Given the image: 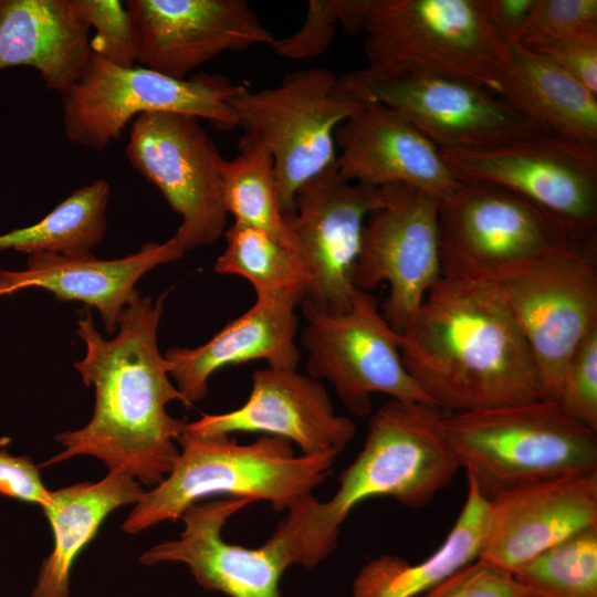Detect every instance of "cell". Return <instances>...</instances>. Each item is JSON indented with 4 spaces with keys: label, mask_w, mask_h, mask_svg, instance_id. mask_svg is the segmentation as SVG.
<instances>
[{
    "label": "cell",
    "mask_w": 597,
    "mask_h": 597,
    "mask_svg": "<svg viewBox=\"0 0 597 597\" xmlns=\"http://www.w3.org/2000/svg\"><path fill=\"white\" fill-rule=\"evenodd\" d=\"M166 295L155 302L137 296L123 310L119 332L112 339L98 333L88 312L78 321L86 354L74 366L83 383L95 389V409L83 428L56 434L64 450L42 467L91 455L108 472L128 474L147 486L170 472L179 455L175 441L188 422L169 416L166 407L174 400L188 402L172 385L157 344Z\"/></svg>",
    "instance_id": "obj_1"
},
{
    "label": "cell",
    "mask_w": 597,
    "mask_h": 597,
    "mask_svg": "<svg viewBox=\"0 0 597 597\" xmlns=\"http://www.w3.org/2000/svg\"><path fill=\"white\" fill-rule=\"evenodd\" d=\"M400 336L407 371L443 410L541 399L531 349L499 285L439 277Z\"/></svg>",
    "instance_id": "obj_2"
},
{
    "label": "cell",
    "mask_w": 597,
    "mask_h": 597,
    "mask_svg": "<svg viewBox=\"0 0 597 597\" xmlns=\"http://www.w3.org/2000/svg\"><path fill=\"white\" fill-rule=\"evenodd\" d=\"M440 407L389 399L369 418L364 446L342 471L334 495L312 494L295 503L273 535L293 565L313 568L335 549L341 526L359 503L389 496L421 509L451 483L460 465L444 430Z\"/></svg>",
    "instance_id": "obj_3"
},
{
    "label": "cell",
    "mask_w": 597,
    "mask_h": 597,
    "mask_svg": "<svg viewBox=\"0 0 597 597\" xmlns=\"http://www.w3.org/2000/svg\"><path fill=\"white\" fill-rule=\"evenodd\" d=\"M179 455L170 472L145 492L123 531L137 534L164 521L176 522L193 503L212 495L266 501L274 511H289L312 494L324 480L338 452L295 455L293 443L261 436L239 443L229 434L179 437Z\"/></svg>",
    "instance_id": "obj_4"
},
{
    "label": "cell",
    "mask_w": 597,
    "mask_h": 597,
    "mask_svg": "<svg viewBox=\"0 0 597 597\" xmlns=\"http://www.w3.org/2000/svg\"><path fill=\"white\" fill-rule=\"evenodd\" d=\"M444 430L460 468L488 500L525 482L597 470V431L556 401L452 412Z\"/></svg>",
    "instance_id": "obj_5"
},
{
    "label": "cell",
    "mask_w": 597,
    "mask_h": 597,
    "mask_svg": "<svg viewBox=\"0 0 597 597\" xmlns=\"http://www.w3.org/2000/svg\"><path fill=\"white\" fill-rule=\"evenodd\" d=\"M441 276L500 285L542 259L596 244L525 198L461 181L439 200Z\"/></svg>",
    "instance_id": "obj_6"
},
{
    "label": "cell",
    "mask_w": 597,
    "mask_h": 597,
    "mask_svg": "<svg viewBox=\"0 0 597 597\" xmlns=\"http://www.w3.org/2000/svg\"><path fill=\"white\" fill-rule=\"evenodd\" d=\"M363 31L369 67L434 73L500 92L506 44L485 0H366Z\"/></svg>",
    "instance_id": "obj_7"
},
{
    "label": "cell",
    "mask_w": 597,
    "mask_h": 597,
    "mask_svg": "<svg viewBox=\"0 0 597 597\" xmlns=\"http://www.w3.org/2000/svg\"><path fill=\"white\" fill-rule=\"evenodd\" d=\"M335 91L396 111L440 150L488 148L551 134L496 94L440 74L365 66L338 76Z\"/></svg>",
    "instance_id": "obj_8"
},
{
    "label": "cell",
    "mask_w": 597,
    "mask_h": 597,
    "mask_svg": "<svg viewBox=\"0 0 597 597\" xmlns=\"http://www.w3.org/2000/svg\"><path fill=\"white\" fill-rule=\"evenodd\" d=\"M337 76L322 67L286 74L280 85L229 100L239 126L272 155L281 206L290 219L297 190L335 164V130L360 102L339 96Z\"/></svg>",
    "instance_id": "obj_9"
},
{
    "label": "cell",
    "mask_w": 597,
    "mask_h": 597,
    "mask_svg": "<svg viewBox=\"0 0 597 597\" xmlns=\"http://www.w3.org/2000/svg\"><path fill=\"white\" fill-rule=\"evenodd\" d=\"M238 86L217 74L175 78L140 65L118 66L92 53L84 75L62 97V123L71 142L96 150L148 112L190 115L231 130L239 126L229 104Z\"/></svg>",
    "instance_id": "obj_10"
},
{
    "label": "cell",
    "mask_w": 597,
    "mask_h": 597,
    "mask_svg": "<svg viewBox=\"0 0 597 597\" xmlns=\"http://www.w3.org/2000/svg\"><path fill=\"white\" fill-rule=\"evenodd\" d=\"M302 313L307 375L328 380L352 415H369L375 392L434 405L407 371L401 336L387 323L370 292L357 289L350 306L339 313L304 300Z\"/></svg>",
    "instance_id": "obj_11"
},
{
    "label": "cell",
    "mask_w": 597,
    "mask_h": 597,
    "mask_svg": "<svg viewBox=\"0 0 597 597\" xmlns=\"http://www.w3.org/2000/svg\"><path fill=\"white\" fill-rule=\"evenodd\" d=\"M126 156L181 217L171 237L185 253L213 244L226 231L221 175L226 161L199 118L148 112L132 122Z\"/></svg>",
    "instance_id": "obj_12"
},
{
    "label": "cell",
    "mask_w": 597,
    "mask_h": 597,
    "mask_svg": "<svg viewBox=\"0 0 597 597\" xmlns=\"http://www.w3.org/2000/svg\"><path fill=\"white\" fill-rule=\"evenodd\" d=\"M441 155L459 180L505 188L596 238L597 148L545 134Z\"/></svg>",
    "instance_id": "obj_13"
},
{
    "label": "cell",
    "mask_w": 597,
    "mask_h": 597,
    "mask_svg": "<svg viewBox=\"0 0 597 597\" xmlns=\"http://www.w3.org/2000/svg\"><path fill=\"white\" fill-rule=\"evenodd\" d=\"M594 252H555L499 285L531 349L541 399L557 402L569 358L597 328Z\"/></svg>",
    "instance_id": "obj_14"
},
{
    "label": "cell",
    "mask_w": 597,
    "mask_h": 597,
    "mask_svg": "<svg viewBox=\"0 0 597 597\" xmlns=\"http://www.w3.org/2000/svg\"><path fill=\"white\" fill-rule=\"evenodd\" d=\"M381 189L385 203L365 222L353 282L366 292L388 283L381 314L401 334L441 277L439 200L404 185Z\"/></svg>",
    "instance_id": "obj_15"
},
{
    "label": "cell",
    "mask_w": 597,
    "mask_h": 597,
    "mask_svg": "<svg viewBox=\"0 0 597 597\" xmlns=\"http://www.w3.org/2000/svg\"><path fill=\"white\" fill-rule=\"evenodd\" d=\"M384 203L381 188L343 179L335 164L297 190L290 227L294 251L308 276L304 300L329 313L350 306L364 226Z\"/></svg>",
    "instance_id": "obj_16"
},
{
    "label": "cell",
    "mask_w": 597,
    "mask_h": 597,
    "mask_svg": "<svg viewBox=\"0 0 597 597\" xmlns=\"http://www.w3.org/2000/svg\"><path fill=\"white\" fill-rule=\"evenodd\" d=\"M136 21L138 62L175 78L229 51L272 46L265 29L245 0H128Z\"/></svg>",
    "instance_id": "obj_17"
},
{
    "label": "cell",
    "mask_w": 597,
    "mask_h": 597,
    "mask_svg": "<svg viewBox=\"0 0 597 597\" xmlns=\"http://www.w3.org/2000/svg\"><path fill=\"white\" fill-rule=\"evenodd\" d=\"M591 526H597V470L525 482L490 500L488 533L478 559L512 574Z\"/></svg>",
    "instance_id": "obj_18"
},
{
    "label": "cell",
    "mask_w": 597,
    "mask_h": 597,
    "mask_svg": "<svg viewBox=\"0 0 597 597\" xmlns=\"http://www.w3.org/2000/svg\"><path fill=\"white\" fill-rule=\"evenodd\" d=\"M254 501L231 498L198 501L181 515L185 530L139 557L143 565L178 562L187 565L197 584L228 597H282L280 580L291 567L284 547L273 535L249 548L223 540L227 521Z\"/></svg>",
    "instance_id": "obj_19"
},
{
    "label": "cell",
    "mask_w": 597,
    "mask_h": 597,
    "mask_svg": "<svg viewBox=\"0 0 597 597\" xmlns=\"http://www.w3.org/2000/svg\"><path fill=\"white\" fill-rule=\"evenodd\" d=\"M187 430L199 436L262 432L297 444L307 455L341 453L356 433L349 418L335 413L321 380L297 369L272 367L252 374V388L241 407L202 415Z\"/></svg>",
    "instance_id": "obj_20"
},
{
    "label": "cell",
    "mask_w": 597,
    "mask_h": 597,
    "mask_svg": "<svg viewBox=\"0 0 597 597\" xmlns=\"http://www.w3.org/2000/svg\"><path fill=\"white\" fill-rule=\"evenodd\" d=\"M337 174L374 188L404 185L438 200L461 182L441 150L396 111L371 102L358 108L335 130Z\"/></svg>",
    "instance_id": "obj_21"
},
{
    "label": "cell",
    "mask_w": 597,
    "mask_h": 597,
    "mask_svg": "<svg viewBox=\"0 0 597 597\" xmlns=\"http://www.w3.org/2000/svg\"><path fill=\"white\" fill-rule=\"evenodd\" d=\"M182 255L172 238L164 243L147 242L138 252L114 260H100L92 253L66 256L35 252L29 254L24 271H0V296L29 287L48 290L59 300L95 307L112 334L123 310L139 296L137 281Z\"/></svg>",
    "instance_id": "obj_22"
},
{
    "label": "cell",
    "mask_w": 597,
    "mask_h": 597,
    "mask_svg": "<svg viewBox=\"0 0 597 597\" xmlns=\"http://www.w3.org/2000/svg\"><path fill=\"white\" fill-rule=\"evenodd\" d=\"M296 305L287 300L256 298L207 343L167 350L169 375L188 406L205 398L209 378L226 366L264 359L272 368L297 369L302 356L295 344Z\"/></svg>",
    "instance_id": "obj_23"
},
{
    "label": "cell",
    "mask_w": 597,
    "mask_h": 597,
    "mask_svg": "<svg viewBox=\"0 0 597 597\" xmlns=\"http://www.w3.org/2000/svg\"><path fill=\"white\" fill-rule=\"evenodd\" d=\"M88 32L75 0H0V74L33 67L63 97L90 65Z\"/></svg>",
    "instance_id": "obj_24"
},
{
    "label": "cell",
    "mask_w": 597,
    "mask_h": 597,
    "mask_svg": "<svg viewBox=\"0 0 597 597\" xmlns=\"http://www.w3.org/2000/svg\"><path fill=\"white\" fill-rule=\"evenodd\" d=\"M498 96L548 133L597 148V95L554 61L507 42Z\"/></svg>",
    "instance_id": "obj_25"
},
{
    "label": "cell",
    "mask_w": 597,
    "mask_h": 597,
    "mask_svg": "<svg viewBox=\"0 0 597 597\" xmlns=\"http://www.w3.org/2000/svg\"><path fill=\"white\" fill-rule=\"evenodd\" d=\"M144 493L130 475L111 472L98 482L50 491L51 499L42 509L52 527L54 546L42 563L32 597H69L71 569L80 552L112 511L136 504Z\"/></svg>",
    "instance_id": "obj_26"
},
{
    "label": "cell",
    "mask_w": 597,
    "mask_h": 597,
    "mask_svg": "<svg viewBox=\"0 0 597 597\" xmlns=\"http://www.w3.org/2000/svg\"><path fill=\"white\" fill-rule=\"evenodd\" d=\"M464 505L439 548L410 564L397 555H380L357 573L352 597H420L478 561L489 526L490 500L467 476Z\"/></svg>",
    "instance_id": "obj_27"
},
{
    "label": "cell",
    "mask_w": 597,
    "mask_h": 597,
    "mask_svg": "<svg viewBox=\"0 0 597 597\" xmlns=\"http://www.w3.org/2000/svg\"><path fill=\"white\" fill-rule=\"evenodd\" d=\"M221 188L224 208L234 222L258 228L294 250L290 219L281 206L274 160L261 143L242 136L239 154L223 164Z\"/></svg>",
    "instance_id": "obj_28"
},
{
    "label": "cell",
    "mask_w": 597,
    "mask_h": 597,
    "mask_svg": "<svg viewBox=\"0 0 597 597\" xmlns=\"http://www.w3.org/2000/svg\"><path fill=\"white\" fill-rule=\"evenodd\" d=\"M109 191L105 179L74 190L39 222L0 234V250L66 256L91 253L106 230Z\"/></svg>",
    "instance_id": "obj_29"
},
{
    "label": "cell",
    "mask_w": 597,
    "mask_h": 597,
    "mask_svg": "<svg viewBox=\"0 0 597 597\" xmlns=\"http://www.w3.org/2000/svg\"><path fill=\"white\" fill-rule=\"evenodd\" d=\"M226 247L214 263L219 274L239 275L253 286L256 298L301 303L308 276L294 250L266 232L233 222L224 231Z\"/></svg>",
    "instance_id": "obj_30"
},
{
    "label": "cell",
    "mask_w": 597,
    "mask_h": 597,
    "mask_svg": "<svg viewBox=\"0 0 597 597\" xmlns=\"http://www.w3.org/2000/svg\"><path fill=\"white\" fill-rule=\"evenodd\" d=\"M512 575L537 597H597V526L553 545Z\"/></svg>",
    "instance_id": "obj_31"
},
{
    "label": "cell",
    "mask_w": 597,
    "mask_h": 597,
    "mask_svg": "<svg viewBox=\"0 0 597 597\" xmlns=\"http://www.w3.org/2000/svg\"><path fill=\"white\" fill-rule=\"evenodd\" d=\"M365 4L366 0H310L302 27L286 38H276L271 48L292 60L317 56L332 43L335 23L341 22L349 34L363 31Z\"/></svg>",
    "instance_id": "obj_32"
},
{
    "label": "cell",
    "mask_w": 597,
    "mask_h": 597,
    "mask_svg": "<svg viewBox=\"0 0 597 597\" xmlns=\"http://www.w3.org/2000/svg\"><path fill=\"white\" fill-rule=\"evenodd\" d=\"M83 21L95 34L90 49L118 66H133L139 57L140 39L135 19L118 0H75Z\"/></svg>",
    "instance_id": "obj_33"
},
{
    "label": "cell",
    "mask_w": 597,
    "mask_h": 597,
    "mask_svg": "<svg viewBox=\"0 0 597 597\" xmlns=\"http://www.w3.org/2000/svg\"><path fill=\"white\" fill-rule=\"evenodd\" d=\"M557 404L569 417L597 431V328L569 358Z\"/></svg>",
    "instance_id": "obj_34"
},
{
    "label": "cell",
    "mask_w": 597,
    "mask_h": 597,
    "mask_svg": "<svg viewBox=\"0 0 597 597\" xmlns=\"http://www.w3.org/2000/svg\"><path fill=\"white\" fill-rule=\"evenodd\" d=\"M523 45L554 61L597 95V35L542 34Z\"/></svg>",
    "instance_id": "obj_35"
},
{
    "label": "cell",
    "mask_w": 597,
    "mask_h": 597,
    "mask_svg": "<svg viewBox=\"0 0 597 597\" xmlns=\"http://www.w3.org/2000/svg\"><path fill=\"white\" fill-rule=\"evenodd\" d=\"M565 33L597 35L596 0H536L519 42Z\"/></svg>",
    "instance_id": "obj_36"
},
{
    "label": "cell",
    "mask_w": 597,
    "mask_h": 597,
    "mask_svg": "<svg viewBox=\"0 0 597 597\" xmlns=\"http://www.w3.org/2000/svg\"><path fill=\"white\" fill-rule=\"evenodd\" d=\"M523 593L510 572L478 559L420 597H520Z\"/></svg>",
    "instance_id": "obj_37"
},
{
    "label": "cell",
    "mask_w": 597,
    "mask_h": 597,
    "mask_svg": "<svg viewBox=\"0 0 597 597\" xmlns=\"http://www.w3.org/2000/svg\"><path fill=\"white\" fill-rule=\"evenodd\" d=\"M0 493L41 507L51 499L39 467L29 457H13L6 450L0 451Z\"/></svg>",
    "instance_id": "obj_38"
},
{
    "label": "cell",
    "mask_w": 597,
    "mask_h": 597,
    "mask_svg": "<svg viewBox=\"0 0 597 597\" xmlns=\"http://www.w3.org/2000/svg\"><path fill=\"white\" fill-rule=\"evenodd\" d=\"M536 0H485L488 17L502 38L519 42Z\"/></svg>",
    "instance_id": "obj_39"
},
{
    "label": "cell",
    "mask_w": 597,
    "mask_h": 597,
    "mask_svg": "<svg viewBox=\"0 0 597 597\" xmlns=\"http://www.w3.org/2000/svg\"><path fill=\"white\" fill-rule=\"evenodd\" d=\"M520 597H537L527 593H523Z\"/></svg>",
    "instance_id": "obj_40"
}]
</instances>
